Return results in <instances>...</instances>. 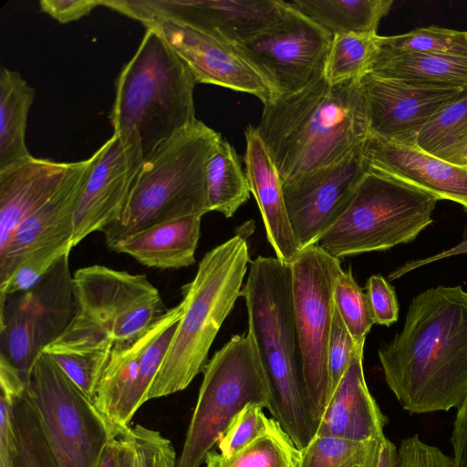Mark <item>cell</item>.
<instances>
[{"label":"cell","instance_id":"cell-31","mask_svg":"<svg viewBox=\"0 0 467 467\" xmlns=\"http://www.w3.org/2000/svg\"><path fill=\"white\" fill-rule=\"evenodd\" d=\"M300 451L277 421L250 444L224 457L211 451L205 467H298Z\"/></svg>","mask_w":467,"mask_h":467},{"label":"cell","instance_id":"cell-25","mask_svg":"<svg viewBox=\"0 0 467 467\" xmlns=\"http://www.w3.org/2000/svg\"><path fill=\"white\" fill-rule=\"evenodd\" d=\"M200 216H186L134 234L109 248L158 269H179L195 263L201 234Z\"/></svg>","mask_w":467,"mask_h":467},{"label":"cell","instance_id":"cell-34","mask_svg":"<svg viewBox=\"0 0 467 467\" xmlns=\"http://www.w3.org/2000/svg\"><path fill=\"white\" fill-rule=\"evenodd\" d=\"M379 49L397 53L447 54L467 57V36L466 31L431 26L402 35L379 36Z\"/></svg>","mask_w":467,"mask_h":467},{"label":"cell","instance_id":"cell-9","mask_svg":"<svg viewBox=\"0 0 467 467\" xmlns=\"http://www.w3.org/2000/svg\"><path fill=\"white\" fill-rule=\"evenodd\" d=\"M203 379L176 467H200L235 415L268 407L270 392L253 337L234 335L203 368Z\"/></svg>","mask_w":467,"mask_h":467},{"label":"cell","instance_id":"cell-22","mask_svg":"<svg viewBox=\"0 0 467 467\" xmlns=\"http://www.w3.org/2000/svg\"><path fill=\"white\" fill-rule=\"evenodd\" d=\"M363 349L353 357L332 393L319 420L316 436L384 442L388 419L370 394L363 370Z\"/></svg>","mask_w":467,"mask_h":467},{"label":"cell","instance_id":"cell-19","mask_svg":"<svg viewBox=\"0 0 467 467\" xmlns=\"http://www.w3.org/2000/svg\"><path fill=\"white\" fill-rule=\"evenodd\" d=\"M154 30L192 72L196 83L212 84L248 93L263 105L276 95L263 76L234 48L192 28L169 23H152Z\"/></svg>","mask_w":467,"mask_h":467},{"label":"cell","instance_id":"cell-37","mask_svg":"<svg viewBox=\"0 0 467 467\" xmlns=\"http://www.w3.org/2000/svg\"><path fill=\"white\" fill-rule=\"evenodd\" d=\"M467 131V90L441 109L420 130L415 146L437 155Z\"/></svg>","mask_w":467,"mask_h":467},{"label":"cell","instance_id":"cell-16","mask_svg":"<svg viewBox=\"0 0 467 467\" xmlns=\"http://www.w3.org/2000/svg\"><path fill=\"white\" fill-rule=\"evenodd\" d=\"M92 156L75 212L73 247L119 219L144 161L136 136L116 133Z\"/></svg>","mask_w":467,"mask_h":467},{"label":"cell","instance_id":"cell-45","mask_svg":"<svg viewBox=\"0 0 467 467\" xmlns=\"http://www.w3.org/2000/svg\"><path fill=\"white\" fill-rule=\"evenodd\" d=\"M16 448L10 403L0 396V467H11Z\"/></svg>","mask_w":467,"mask_h":467},{"label":"cell","instance_id":"cell-47","mask_svg":"<svg viewBox=\"0 0 467 467\" xmlns=\"http://www.w3.org/2000/svg\"><path fill=\"white\" fill-rule=\"evenodd\" d=\"M467 254V227H465L462 241L455 244L452 247H450L446 250L439 252L431 256H428L421 259L410 260L405 263L404 265L397 267L393 270L388 276L389 281L396 280L402 275L417 269L421 266H425L433 262H437L441 259H446L451 256Z\"/></svg>","mask_w":467,"mask_h":467},{"label":"cell","instance_id":"cell-43","mask_svg":"<svg viewBox=\"0 0 467 467\" xmlns=\"http://www.w3.org/2000/svg\"><path fill=\"white\" fill-rule=\"evenodd\" d=\"M375 324L390 326L399 317V303L392 285L381 275H371L366 285Z\"/></svg>","mask_w":467,"mask_h":467},{"label":"cell","instance_id":"cell-36","mask_svg":"<svg viewBox=\"0 0 467 467\" xmlns=\"http://www.w3.org/2000/svg\"><path fill=\"white\" fill-rule=\"evenodd\" d=\"M336 309L357 345H364L366 336L375 324L367 293L353 277L351 268L342 270L333 287Z\"/></svg>","mask_w":467,"mask_h":467},{"label":"cell","instance_id":"cell-42","mask_svg":"<svg viewBox=\"0 0 467 467\" xmlns=\"http://www.w3.org/2000/svg\"><path fill=\"white\" fill-rule=\"evenodd\" d=\"M398 459L399 467H454L452 458L423 442L417 434L401 441Z\"/></svg>","mask_w":467,"mask_h":467},{"label":"cell","instance_id":"cell-48","mask_svg":"<svg viewBox=\"0 0 467 467\" xmlns=\"http://www.w3.org/2000/svg\"><path fill=\"white\" fill-rule=\"evenodd\" d=\"M97 467H128L127 447L121 437L107 444Z\"/></svg>","mask_w":467,"mask_h":467},{"label":"cell","instance_id":"cell-20","mask_svg":"<svg viewBox=\"0 0 467 467\" xmlns=\"http://www.w3.org/2000/svg\"><path fill=\"white\" fill-rule=\"evenodd\" d=\"M360 81L368 106L370 134L406 145H415L422 127L464 91L420 86L372 74H367Z\"/></svg>","mask_w":467,"mask_h":467},{"label":"cell","instance_id":"cell-35","mask_svg":"<svg viewBox=\"0 0 467 467\" xmlns=\"http://www.w3.org/2000/svg\"><path fill=\"white\" fill-rule=\"evenodd\" d=\"M111 349L112 348L78 349L47 346L43 352L93 401Z\"/></svg>","mask_w":467,"mask_h":467},{"label":"cell","instance_id":"cell-18","mask_svg":"<svg viewBox=\"0 0 467 467\" xmlns=\"http://www.w3.org/2000/svg\"><path fill=\"white\" fill-rule=\"evenodd\" d=\"M92 162V155L71 162L57 191L15 230L5 247L0 251V285L30 258L70 253L75 212Z\"/></svg>","mask_w":467,"mask_h":467},{"label":"cell","instance_id":"cell-12","mask_svg":"<svg viewBox=\"0 0 467 467\" xmlns=\"http://www.w3.org/2000/svg\"><path fill=\"white\" fill-rule=\"evenodd\" d=\"M68 255L34 287L0 297V358L27 385L36 358L64 332L74 315Z\"/></svg>","mask_w":467,"mask_h":467},{"label":"cell","instance_id":"cell-23","mask_svg":"<svg viewBox=\"0 0 467 467\" xmlns=\"http://www.w3.org/2000/svg\"><path fill=\"white\" fill-rule=\"evenodd\" d=\"M245 136V175L259 208L266 238L275 257L290 264L300 249L285 202L278 171L255 127L248 126Z\"/></svg>","mask_w":467,"mask_h":467},{"label":"cell","instance_id":"cell-21","mask_svg":"<svg viewBox=\"0 0 467 467\" xmlns=\"http://www.w3.org/2000/svg\"><path fill=\"white\" fill-rule=\"evenodd\" d=\"M368 169L461 204L467 211V168L406 145L369 134L362 150Z\"/></svg>","mask_w":467,"mask_h":467},{"label":"cell","instance_id":"cell-5","mask_svg":"<svg viewBox=\"0 0 467 467\" xmlns=\"http://www.w3.org/2000/svg\"><path fill=\"white\" fill-rule=\"evenodd\" d=\"M250 263L246 239L235 234L207 252L182 287L184 310L147 401L183 390L203 370L223 321L241 296Z\"/></svg>","mask_w":467,"mask_h":467},{"label":"cell","instance_id":"cell-27","mask_svg":"<svg viewBox=\"0 0 467 467\" xmlns=\"http://www.w3.org/2000/svg\"><path fill=\"white\" fill-rule=\"evenodd\" d=\"M36 90L16 70H0V171L32 155L26 144L28 114Z\"/></svg>","mask_w":467,"mask_h":467},{"label":"cell","instance_id":"cell-30","mask_svg":"<svg viewBox=\"0 0 467 467\" xmlns=\"http://www.w3.org/2000/svg\"><path fill=\"white\" fill-rule=\"evenodd\" d=\"M27 389L10 396L1 393L10 403L15 431L11 467H61Z\"/></svg>","mask_w":467,"mask_h":467},{"label":"cell","instance_id":"cell-11","mask_svg":"<svg viewBox=\"0 0 467 467\" xmlns=\"http://www.w3.org/2000/svg\"><path fill=\"white\" fill-rule=\"evenodd\" d=\"M289 265L303 380L318 426L331 396L327 348L335 311L333 287L342 268L339 259L317 244L300 250Z\"/></svg>","mask_w":467,"mask_h":467},{"label":"cell","instance_id":"cell-39","mask_svg":"<svg viewBox=\"0 0 467 467\" xmlns=\"http://www.w3.org/2000/svg\"><path fill=\"white\" fill-rule=\"evenodd\" d=\"M263 409L248 404L235 415L217 442L222 455L232 456L270 429L274 419L266 418Z\"/></svg>","mask_w":467,"mask_h":467},{"label":"cell","instance_id":"cell-7","mask_svg":"<svg viewBox=\"0 0 467 467\" xmlns=\"http://www.w3.org/2000/svg\"><path fill=\"white\" fill-rule=\"evenodd\" d=\"M75 311L50 345L92 349L125 345L140 337L168 310L144 275L93 265L73 274Z\"/></svg>","mask_w":467,"mask_h":467},{"label":"cell","instance_id":"cell-51","mask_svg":"<svg viewBox=\"0 0 467 467\" xmlns=\"http://www.w3.org/2000/svg\"><path fill=\"white\" fill-rule=\"evenodd\" d=\"M355 467H361V466H355Z\"/></svg>","mask_w":467,"mask_h":467},{"label":"cell","instance_id":"cell-38","mask_svg":"<svg viewBox=\"0 0 467 467\" xmlns=\"http://www.w3.org/2000/svg\"><path fill=\"white\" fill-rule=\"evenodd\" d=\"M127 447L128 467H176V452L169 439L142 425L120 435Z\"/></svg>","mask_w":467,"mask_h":467},{"label":"cell","instance_id":"cell-8","mask_svg":"<svg viewBox=\"0 0 467 467\" xmlns=\"http://www.w3.org/2000/svg\"><path fill=\"white\" fill-rule=\"evenodd\" d=\"M438 201L428 192L368 169L345 212L317 244L339 259L408 244L433 222Z\"/></svg>","mask_w":467,"mask_h":467},{"label":"cell","instance_id":"cell-24","mask_svg":"<svg viewBox=\"0 0 467 467\" xmlns=\"http://www.w3.org/2000/svg\"><path fill=\"white\" fill-rule=\"evenodd\" d=\"M71 162L31 156L0 171V251L19 224L57 191Z\"/></svg>","mask_w":467,"mask_h":467},{"label":"cell","instance_id":"cell-3","mask_svg":"<svg viewBox=\"0 0 467 467\" xmlns=\"http://www.w3.org/2000/svg\"><path fill=\"white\" fill-rule=\"evenodd\" d=\"M241 296L269 388L267 410L301 451L316 437L317 422L303 380L289 264L262 255L250 260Z\"/></svg>","mask_w":467,"mask_h":467},{"label":"cell","instance_id":"cell-28","mask_svg":"<svg viewBox=\"0 0 467 467\" xmlns=\"http://www.w3.org/2000/svg\"><path fill=\"white\" fill-rule=\"evenodd\" d=\"M296 8L332 36L341 34H377L393 0H294Z\"/></svg>","mask_w":467,"mask_h":467},{"label":"cell","instance_id":"cell-32","mask_svg":"<svg viewBox=\"0 0 467 467\" xmlns=\"http://www.w3.org/2000/svg\"><path fill=\"white\" fill-rule=\"evenodd\" d=\"M378 50V34L333 36L325 62L324 78L331 85L361 79L368 73Z\"/></svg>","mask_w":467,"mask_h":467},{"label":"cell","instance_id":"cell-26","mask_svg":"<svg viewBox=\"0 0 467 467\" xmlns=\"http://www.w3.org/2000/svg\"><path fill=\"white\" fill-rule=\"evenodd\" d=\"M368 74L438 88L467 89V57L378 50Z\"/></svg>","mask_w":467,"mask_h":467},{"label":"cell","instance_id":"cell-41","mask_svg":"<svg viewBox=\"0 0 467 467\" xmlns=\"http://www.w3.org/2000/svg\"><path fill=\"white\" fill-rule=\"evenodd\" d=\"M64 255L43 254L25 261L5 282L0 285V297L25 292L34 287Z\"/></svg>","mask_w":467,"mask_h":467},{"label":"cell","instance_id":"cell-17","mask_svg":"<svg viewBox=\"0 0 467 467\" xmlns=\"http://www.w3.org/2000/svg\"><path fill=\"white\" fill-rule=\"evenodd\" d=\"M363 147L340 161L282 183L289 221L300 250L317 244L347 209L368 171Z\"/></svg>","mask_w":467,"mask_h":467},{"label":"cell","instance_id":"cell-44","mask_svg":"<svg viewBox=\"0 0 467 467\" xmlns=\"http://www.w3.org/2000/svg\"><path fill=\"white\" fill-rule=\"evenodd\" d=\"M102 0H41L40 11L60 24H67L88 16Z\"/></svg>","mask_w":467,"mask_h":467},{"label":"cell","instance_id":"cell-4","mask_svg":"<svg viewBox=\"0 0 467 467\" xmlns=\"http://www.w3.org/2000/svg\"><path fill=\"white\" fill-rule=\"evenodd\" d=\"M222 139L196 119L147 156L119 219L102 231L108 247L157 224L208 213L206 166Z\"/></svg>","mask_w":467,"mask_h":467},{"label":"cell","instance_id":"cell-29","mask_svg":"<svg viewBox=\"0 0 467 467\" xmlns=\"http://www.w3.org/2000/svg\"><path fill=\"white\" fill-rule=\"evenodd\" d=\"M206 195L209 212L215 211L226 218L250 198V189L234 148L222 139L206 166Z\"/></svg>","mask_w":467,"mask_h":467},{"label":"cell","instance_id":"cell-46","mask_svg":"<svg viewBox=\"0 0 467 467\" xmlns=\"http://www.w3.org/2000/svg\"><path fill=\"white\" fill-rule=\"evenodd\" d=\"M451 442L454 467H467V397L457 408Z\"/></svg>","mask_w":467,"mask_h":467},{"label":"cell","instance_id":"cell-15","mask_svg":"<svg viewBox=\"0 0 467 467\" xmlns=\"http://www.w3.org/2000/svg\"><path fill=\"white\" fill-rule=\"evenodd\" d=\"M183 310L181 301L137 339L112 348L93 403L119 435L147 401Z\"/></svg>","mask_w":467,"mask_h":467},{"label":"cell","instance_id":"cell-14","mask_svg":"<svg viewBox=\"0 0 467 467\" xmlns=\"http://www.w3.org/2000/svg\"><path fill=\"white\" fill-rule=\"evenodd\" d=\"M275 26L234 46L263 76L276 97L298 92L324 77L332 36L291 3Z\"/></svg>","mask_w":467,"mask_h":467},{"label":"cell","instance_id":"cell-49","mask_svg":"<svg viewBox=\"0 0 467 467\" xmlns=\"http://www.w3.org/2000/svg\"><path fill=\"white\" fill-rule=\"evenodd\" d=\"M435 156L451 164L467 168V131Z\"/></svg>","mask_w":467,"mask_h":467},{"label":"cell","instance_id":"cell-52","mask_svg":"<svg viewBox=\"0 0 467 467\" xmlns=\"http://www.w3.org/2000/svg\"><path fill=\"white\" fill-rule=\"evenodd\" d=\"M466 36H467V31H466Z\"/></svg>","mask_w":467,"mask_h":467},{"label":"cell","instance_id":"cell-50","mask_svg":"<svg viewBox=\"0 0 467 467\" xmlns=\"http://www.w3.org/2000/svg\"><path fill=\"white\" fill-rule=\"evenodd\" d=\"M377 467H399L398 449L388 439L381 445Z\"/></svg>","mask_w":467,"mask_h":467},{"label":"cell","instance_id":"cell-13","mask_svg":"<svg viewBox=\"0 0 467 467\" xmlns=\"http://www.w3.org/2000/svg\"><path fill=\"white\" fill-rule=\"evenodd\" d=\"M101 5L144 26L169 22L223 43L246 42L278 23L290 3L282 0H102Z\"/></svg>","mask_w":467,"mask_h":467},{"label":"cell","instance_id":"cell-10","mask_svg":"<svg viewBox=\"0 0 467 467\" xmlns=\"http://www.w3.org/2000/svg\"><path fill=\"white\" fill-rule=\"evenodd\" d=\"M27 389L60 466L97 467L119 433L46 352L35 361Z\"/></svg>","mask_w":467,"mask_h":467},{"label":"cell","instance_id":"cell-2","mask_svg":"<svg viewBox=\"0 0 467 467\" xmlns=\"http://www.w3.org/2000/svg\"><path fill=\"white\" fill-rule=\"evenodd\" d=\"M282 183L340 161L361 149L369 130L359 80L331 85L324 77L264 105L255 127Z\"/></svg>","mask_w":467,"mask_h":467},{"label":"cell","instance_id":"cell-1","mask_svg":"<svg viewBox=\"0 0 467 467\" xmlns=\"http://www.w3.org/2000/svg\"><path fill=\"white\" fill-rule=\"evenodd\" d=\"M378 354L405 410L458 408L467 397V291L439 285L416 296L403 328Z\"/></svg>","mask_w":467,"mask_h":467},{"label":"cell","instance_id":"cell-33","mask_svg":"<svg viewBox=\"0 0 467 467\" xmlns=\"http://www.w3.org/2000/svg\"><path fill=\"white\" fill-rule=\"evenodd\" d=\"M382 443L316 436L300 451L298 467H377Z\"/></svg>","mask_w":467,"mask_h":467},{"label":"cell","instance_id":"cell-6","mask_svg":"<svg viewBox=\"0 0 467 467\" xmlns=\"http://www.w3.org/2000/svg\"><path fill=\"white\" fill-rule=\"evenodd\" d=\"M187 66L152 29L116 81L109 121L113 133L138 138L144 159L197 119L196 85Z\"/></svg>","mask_w":467,"mask_h":467},{"label":"cell","instance_id":"cell-40","mask_svg":"<svg viewBox=\"0 0 467 467\" xmlns=\"http://www.w3.org/2000/svg\"><path fill=\"white\" fill-rule=\"evenodd\" d=\"M361 348H364V345L358 346L355 343L335 307L327 348L331 395L343 378L353 357Z\"/></svg>","mask_w":467,"mask_h":467}]
</instances>
